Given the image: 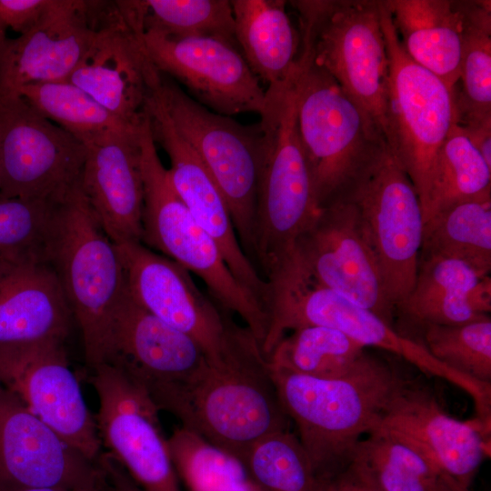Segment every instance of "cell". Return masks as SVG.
<instances>
[{
	"mask_svg": "<svg viewBox=\"0 0 491 491\" xmlns=\"http://www.w3.org/2000/svg\"><path fill=\"white\" fill-rule=\"evenodd\" d=\"M85 145L22 96L0 97V199L53 201L80 179Z\"/></svg>",
	"mask_w": 491,
	"mask_h": 491,
	"instance_id": "cell-14",
	"label": "cell"
},
{
	"mask_svg": "<svg viewBox=\"0 0 491 491\" xmlns=\"http://www.w3.org/2000/svg\"><path fill=\"white\" fill-rule=\"evenodd\" d=\"M2 42V40H0V43Z\"/></svg>",
	"mask_w": 491,
	"mask_h": 491,
	"instance_id": "cell-46",
	"label": "cell"
},
{
	"mask_svg": "<svg viewBox=\"0 0 491 491\" xmlns=\"http://www.w3.org/2000/svg\"><path fill=\"white\" fill-rule=\"evenodd\" d=\"M56 201L0 199V259L34 255L45 257Z\"/></svg>",
	"mask_w": 491,
	"mask_h": 491,
	"instance_id": "cell-39",
	"label": "cell"
},
{
	"mask_svg": "<svg viewBox=\"0 0 491 491\" xmlns=\"http://www.w3.org/2000/svg\"><path fill=\"white\" fill-rule=\"evenodd\" d=\"M384 1L407 55L455 91L462 51L461 1Z\"/></svg>",
	"mask_w": 491,
	"mask_h": 491,
	"instance_id": "cell-27",
	"label": "cell"
},
{
	"mask_svg": "<svg viewBox=\"0 0 491 491\" xmlns=\"http://www.w3.org/2000/svg\"><path fill=\"white\" fill-rule=\"evenodd\" d=\"M155 143L170 160L172 185L193 217L216 244L238 283L266 312L269 285L242 248L225 200L197 155L175 130L154 88L145 108Z\"/></svg>",
	"mask_w": 491,
	"mask_h": 491,
	"instance_id": "cell-21",
	"label": "cell"
},
{
	"mask_svg": "<svg viewBox=\"0 0 491 491\" xmlns=\"http://www.w3.org/2000/svg\"><path fill=\"white\" fill-rule=\"evenodd\" d=\"M346 469L381 491H469L417 445L382 426L358 443Z\"/></svg>",
	"mask_w": 491,
	"mask_h": 491,
	"instance_id": "cell-28",
	"label": "cell"
},
{
	"mask_svg": "<svg viewBox=\"0 0 491 491\" xmlns=\"http://www.w3.org/2000/svg\"><path fill=\"white\" fill-rule=\"evenodd\" d=\"M342 198L356 210L386 296L396 311L413 288L422 248L424 219L417 192L386 145Z\"/></svg>",
	"mask_w": 491,
	"mask_h": 491,
	"instance_id": "cell-11",
	"label": "cell"
},
{
	"mask_svg": "<svg viewBox=\"0 0 491 491\" xmlns=\"http://www.w3.org/2000/svg\"><path fill=\"white\" fill-rule=\"evenodd\" d=\"M161 411L241 461L260 440L289 430L290 423L268 360L254 336L219 363L207 360Z\"/></svg>",
	"mask_w": 491,
	"mask_h": 491,
	"instance_id": "cell-2",
	"label": "cell"
},
{
	"mask_svg": "<svg viewBox=\"0 0 491 491\" xmlns=\"http://www.w3.org/2000/svg\"><path fill=\"white\" fill-rule=\"evenodd\" d=\"M89 370L99 401L96 429L105 453L145 490L181 491L160 410L147 391L112 364Z\"/></svg>",
	"mask_w": 491,
	"mask_h": 491,
	"instance_id": "cell-13",
	"label": "cell"
},
{
	"mask_svg": "<svg viewBox=\"0 0 491 491\" xmlns=\"http://www.w3.org/2000/svg\"><path fill=\"white\" fill-rule=\"evenodd\" d=\"M131 4L142 32L175 39L216 37L237 45L229 0H132Z\"/></svg>",
	"mask_w": 491,
	"mask_h": 491,
	"instance_id": "cell-35",
	"label": "cell"
},
{
	"mask_svg": "<svg viewBox=\"0 0 491 491\" xmlns=\"http://www.w3.org/2000/svg\"><path fill=\"white\" fill-rule=\"evenodd\" d=\"M138 145L144 188L141 243L196 275L211 296L237 315L262 346L268 328L266 310L235 278L216 244L175 192L146 115L138 129Z\"/></svg>",
	"mask_w": 491,
	"mask_h": 491,
	"instance_id": "cell-7",
	"label": "cell"
},
{
	"mask_svg": "<svg viewBox=\"0 0 491 491\" xmlns=\"http://www.w3.org/2000/svg\"><path fill=\"white\" fill-rule=\"evenodd\" d=\"M488 195L491 166L455 123L436 156L423 208L424 223L453 204Z\"/></svg>",
	"mask_w": 491,
	"mask_h": 491,
	"instance_id": "cell-32",
	"label": "cell"
},
{
	"mask_svg": "<svg viewBox=\"0 0 491 491\" xmlns=\"http://www.w3.org/2000/svg\"><path fill=\"white\" fill-rule=\"evenodd\" d=\"M294 254L315 281L393 326L396 310L386 296L356 210L348 200L338 199L322 208L298 238Z\"/></svg>",
	"mask_w": 491,
	"mask_h": 491,
	"instance_id": "cell-16",
	"label": "cell"
},
{
	"mask_svg": "<svg viewBox=\"0 0 491 491\" xmlns=\"http://www.w3.org/2000/svg\"><path fill=\"white\" fill-rule=\"evenodd\" d=\"M420 255L458 259L489 276L491 195L453 204L425 222Z\"/></svg>",
	"mask_w": 491,
	"mask_h": 491,
	"instance_id": "cell-31",
	"label": "cell"
},
{
	"mask_svg": "<svg viewBox=\"0 0 491 491\" xmlns=\"http://www.w3.org/2000/svg\"><path fill=\"white\" fill-rule=\"evenodd\" d=\"M98 462L104 472L105 491H146L105 452L101 454Z\"/></svg>",
	"mask_w": 491,
	"mask_h": 491,
	"instance_id": "cell-41",
	"label": "cell"
},
{
	"mask_svg": "<svg viewBox=\"0 0 491 491\" xmlns=\"http://www.w3.org/2000/svg\"><path fill=\"white\" fill-rule=\"evenodd\" d=\"M116 245V244H115ZM128 293L145 310L192 338L211 363H219L251 336L212 296H205L190 272L141 242L117 244Z\"/></svg>",
	"mask_w": 491,
	"mask_h": 491,
	"instance_id": "cell-12",
	"label": "cell"
},
{
	"mask_svg": "<svg viewBox=\"0 0 491 491\" xmlns=\"http://www.w3.org/2000/svg\"><path fill=\"white\" fill-rule=\"evenodd\" d=\"M154 90L175 130L222 193L247 257L254 264V226L262 131L215 113L160 72ZM255 266V264H254Z\"/></svg>",
	"mask_w": 491,
	"mask_h": 491,
	"instance_id": "cell-9",
	"label": "cell"
},
{
	"mask_svg": "<svg viewBox=\"0 0 491 491\" xmlns=\"http://www.w3.org/2000/svg\"><path fill=\"white\" fill-rule=\"evenodd\" d=\"M461 127L486 163L491 166V121Z\"/></svg>",
	"mask_w": 491,
	"mask_h": 491,
	"instance_id": "cell-43",
	"label": "cell"
},
{
	"mask_svg": "<svg viewBox=\"0 0 491 491\" xmlns=\"http://www.w3.org/2000/svg\"><path fill=\"white\" fill-rule=\"evenodd\" d=\"M160 72L149 59L141 33L125 20L117 1L67 81L124 124L138 128L146 97Z\"/></svg>",
	"mask_w": 491,
	"mask_h": 491,
	"instance_id": "cell-22",
	"label": "cell"
},
{
	"mask_svg": "<svg viewBox=\"0 0 491 491\" xmlns=\"http://www.w3.org/2000/svg\"><path fill=\"white\" fill-rule=\"evenodd\" d=\"M17 95L83 143L111 134L135 135L139 128L124 124L68 81L26 85Z\"/></svg>",
	"mask_w": 491,
	"mask_h": 491,
	"instance_id": "cell-34",
	"label": "cell"
},
{
	"mask_svg": "<svg viewBox=\"0 0 491 491\" xmlns=\"http://www.w3.org/2000/svg\"><path fill=\"white\" fill-rule=\"evenodd\" d=\"M206 361L192 338L145 310L125 291L112 318L102 363L116 366L137 381L161 411Z\"/></svg>",
	"mask_w": 491,
	"mask_h": 491,
	"instance_id": "cell-20",
	"label": "cell"
},
{
	"mask_svg": "<svg viewBox=\"0 0 491 491\" xmlns=\"http://www.w3.org/2000/svg\"><path fill=\"white\" fill-rule=\"evenodd\" d=\"M141 39L156 69L205 107L226 116L262 111L266 91L237 45L216 37L175 39L149 31Z\"/></svg>",
	"mask_w": 491,
	"mask_h": 491,
	"instance_id": "cell-17",
	"label": "cell"
},
{
	"mask_svg": "<svg viewBox=\"0 0 491 491\" xmlns=\"http://www.w3.org/2000/svg\"><path fill=\"white\" fill-rule=\"evenodd\" d=\"M420 341L447 367L491 385V319L486 316L453 326H427Z\"/></svg>",
	"mask_w": 491,
	"mask_h": 491,
	"instance_id": "cell-38",
	"label": "cell"
},
{
	"mask_svg": "<svg viewBox=\"0 0 491 491\" xmlns=\"http://www.w3.org/2000/svg\"><path fill=\"white\" fill-rule=\"evenodd\" d=\"M0 179H1V173H0Z\"/></svg>",
	"mask_w": 491,
	"mask_h": 491,
	"instance_id": "cell-45",
	"label": "cell"
},
{
	"mask_svg": "<svg viewBox=\"0 0 491 491\" xmlns=\"http://www.w3.org/2000/svg\"><path fill=\"white\" fill-rule=\"evenodd\" d=\"M293 77L298 135L322 209L342 198L387 144L367 112L303 54Z\"/></svg>",
	"mask_w": 491,
	"mask_h": 491,
	"instance_id": "cell-5",
	"label": "cell"
},
{
	"mask_svg": "<svg viewBox=\"0 0 491 491\" xmlns=\"http://www.w3.org/2000/svg\"><path fill=\"white\" fill-rule=\"evenodd\" d=\"M5 491H60V490L52 489V488H26V489H15V490H5ZM75 491H105V480L101 485H98L93 487L75 490Z\"/></svg>",
	"mask_w": 491,
	"mask_h": 491,
	"instance_id": "cell-44",
	"label": "cell"
},
{
	"mask_svg": "<svg viewBox=\"0 0 491 491\" xmlns=\"http://www.w3.org/2000/svg\"><path fill=\"white\" fill-rule=\"evenodd\" d=\"M258 122L262 150L254 226V263L266 281L322 209L313 189L296 123L293 75L267 87Z\"/></svg>",
	"mask_w": 491,
	"mask_h": 491,
	"instance_id": "cell-3",
	"label": "cell"
},
{
	"mask_svg": "<svg viewBox=\"0 0 491 491\" xmlns=\"http://www.w3.org/2000/svg\"><path fill=\"white\" fill-rule=\"evenodd\" d=\"M84 144L80 186L100 225L116 245L141 242L144 188L138 131Z\"/></svg>",
	"mask_w": 491,
	"mask_h": 491,
	"instance_id": "cell-24",
	"label": "cell"
},
{
	"mask_svg": "<svg viewBox=\"0 0 491 491\" xmlns=\"http://www.w3.org/2000/svg\"><path fill=\"white\" fill-rule=\"evenodd\" d=\"M396 311L420 330L488 316L491 278L461 260L420 255L413 288Z\"/></svg>",
	"mask_w": 491,
	"mask_h": 491,
	"instance_id": "cell-26",
	"label": "cell"
},
{
	"mask_svg": "<svg viewBox=\"0 0 491 491\" xmlns=\"http://www.w3.org/2000/svg\"><path fill=\"white\" fill-rule=\"evenodd\" d=\"M380 426L417 445L466 488L487 456L490 443L475 420L464 422L452 417L429 389L406 378L393 396Z\"/></svg>",
	"mask_w": 491,
	"mask_h": 491,
	"instance_id": "cell-23",
	"label": "cell"
},
{
	"mask_svg": "<svg viewBox=\"0 0 491 491\" xmlns=\"http://www.w3.org/2000/svg\"><path fill=\"white\" fill-rule=\"evenodd\" d=\"M268 328L262 351L268 357L287 331L305 326L336 329L362 346H374L410 363L426 376L444 379L470 396L480 383L434 358L423 344L396 330L374 312L315 281L294 252L268 278Z\"/></svg>",
	"mask_w": 491,
	"mask_h": 491,
	"instance_id": "cell-6",
	"label": "cell"
},
{
	"mask_svg": "<svg viewBox=\"0 0 491 491\" xmlns=\"http://www.w3.org/2000/svg\"><path fill=\"white\" fill-rule=\"evenodd\" d=\"M242 462L261 491H317L308 456L290 430L260 440Z\"/></svg>",
	"mask_w": 491,
	"mask_h": 491,
	"instance_id": "cell-37",
	"label": "cell"
},
{
	"mask_svg": "<svg viewBox=\"0 0 491 491\" xmlns=\"http://www.w3.org/2000/svg\"><path fill=\"white\" fill-rule=\"evenodd\" d=\"M108 1L53 0L26 33L0 43V97L26 85L67 81L104 22Z\"/></svg>",
	"mask_w": 491,
	"mask_h": 491,
	"instance_id": "cell-19",
	"label": "cell"
},
{
	"mask_svg": "<svg viewBox=\"0 0 491 491\" xmlns=\"http://www.w3.org/2000/svg\"><path fill=\"white\" fill-rule=\"evenodd\" d=\"M45 255L79 326L90 369L104 359L112 318L127 286L117 246L96 218L80 179L55 205Z\"/></svg>",
	"mask_w": 491,
	"mask_h": 491,
	"instance_id": "cell-4",
	"label": "cell"
},
{
	"mask_svg": "<svg viewBox=\"0 0 491 491\" xmlns=\"http://www.w3.org/2000/svg\"><path fill=\"white\" fill-rule=\"evenodd\" d=\"M285 413L318 480L350 463L358 443L377 429L404 378L366 352L343 376L323 379L269 365Z\"/></svg>",
	"mask_w": 491,
	"mask_h": 491,
	"instance_id": "cell-1",
	"label": "cell"
},
{
	"mask_svg": "<svg viewBox=\"0 0 491 491\" xmlns=\"http://www.w3.org/2000/svg\"><path fill=\"white\" fill-rule=\"evenodd\" d=\"M0 385L69 446L99 460L95 419L70 367L64 340L0 346Z\"/></svg>",
	"mask_w": 491,
	"mask_h": 491,
	"instance_id": "cell-15",
	"label": "cell"
},
{
	"mask_svg": "<svg viewBox=\"0 0 491 491\" xmlns=\"http://www.w3.org/2000/svg\"><path fill=\"white\" fill-rule=\"evenodd\" d=\"M167 445L187 491H261L241 460L182 426L174 430Z\"/></svg>",
	"mask_w": 491,
	"mask_h": 491,
	"instance_id": "cell-36",
	"label": "cell"
},
{
	"mask_svg": "<svg viewBox=\"0 0 491 491\" xmlns=\"http://www.w3.org/2000/svg\"><path fill=\"white\" fill-rule=\"evenodd\" d=\"M73 316L43 256L0 259V346L67 338Z\"/></svg>",
	"mask_w": 491,
	"mask_h": 491,
	"instance_id": "cell-25",
	"label": "cell"
},
{
	"mask_svg": "<svg viewBox=\"0 0 491 491\" xmlns=\"http://www.w3.org/2000/svg\"><path fill=\"white\" fill-rule=\"evenodd\" d=\"M53 0H0V28L23 35L35 26Z\"/></svg>",
	"mask_w": 491,
	"mask_h": 491,
	"instance_id": "cell-40",
	"label": "cell"
},
{
	"mask_svg": "<svg viewBox=\"0 0 491 491\" xmlns=\"http://www.w3.org/2000/svg\"><path fill=\"white\" fill-rule=\"evenodd\" d=\"M318 480V479H317ZM317 491H381L361 480L348 469L318 480Z\"/></svg>",
	"mask_w": 491,
	"mask_h": 491,
	"instance_id": "cell-42",
	"label": "cell"
},
{
	"mask_svg": "<svg viewBox=\"0 0 491 491\" xmlns=\"http://www.w3.org/2000/svg\"><path fill=\"white\" fill-rule=\"evenodd\" d=\"M104 482L98 461L69 446L0 385V491H75Z\"/></svg>",
	"mask_w": 491,
	"mask_h": 491,
	"instance_id": "cell-18",
	"label": "cell"
},
{
	"mask_svg": "<svg viewBox=\"0 0 491 491\" xmlns=\"http://www.w3.org/2000/svg\"><path fill=\"white\" fill-rule=\"evenodd\" d=\"M284 336L267 357L271 366L316 378L345 375L365 347L330 327L305 326Z\"/></svg>",
	"mask_w": 491,
	"mask_h": 491,
	"instance_id": "cell-33",
	"label": "cell"
},
{
	"mask_svg": "<svg viewBox=\"0 0 491 491\" xmlns=\"http://www.w3.org/2000/svg\"><path fill=\"white\" fill-rule=\"evenodd\" d=\"M300 54L328 73L371 116L386 144L388 56L381 0L290 1Z\"/></svg>",
	"mask_w": 491,
	"mask_h": 491,
	"instance_id": "cell-8",
	"label": "cell"
},
{
	"mask_svg": "<svg viewBox=\"0 0 491 491\" xmlns=\"http://www.w3.org/2000/svg\"><path fill=\"white\" fill-rule=\"evenodd\" d=\"M490 1H461L462 51L455 88L456 124L491 121Z\"/></svg>",
	"mask_w": 491,
	"mask_h": 491,
	"instance_id": "cell-30",
	"label": "cell"
},
{
	"mask_svg": "<svg viewBox=\"0 0 491 491\" xmlns=\"http://www.w3.org/2000/svg\"><path fill=\"white\" fill-rule=\"evenodd\" d=\"M388 56L387 145L413 183L423 208L438 151L456 123L455 91L405 52L381 0Z\"/></svg>",
	"mask_w": 491,
	"mask_h": 491,
	"instance_id": "cell-10",
	"label": "cell"
},
{
	"mask_svg": "<svg viewBox=\"0 0 491 491\" xmlns=\"http://www.w3.org/2000/svg\"><path fill=\"white\" fill-rule=\"evenodd\" d=\"M235 37L255 75L281 83L294 72L300 52V33L284 0H231Z\"/></svg>",
	"mask_w": 491,
	"mask_h": 491,
	"instance_id": "cell-29",
	"label": "cell"
}]
</instances>
